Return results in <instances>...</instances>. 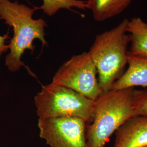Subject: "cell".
Wrapping results in <instances>:
<instances>
[{
	"label": "cell",
	"mask_w": 147,
	"mask_h": 147,
	"mask_svg": "<svg viewBox=\"0 0 147 147\" xmlns=\"http://www.w3.org/2000/svg\"><path fill=\"white\" fill-rule=\"evenodd\" d=\"M36 10V8H32L18 1L0 0V19L3 20L13 30V36L8 44L9 52L5 58V65L11 72L18 71L23 67L34 76L22 62V56L26 50L34 51L35 39H39L43 46L47 45L45 38L47 22L41 18H33Z\"/></svg>",
	"instance_id": "1"
},
{
	"label": "cell",
	"mask_w": 147,
	"mask_h": 147,
	"mask_svg": "<svg viewBox=\"0 0 147 147\" xmlns=\"http://www.w3.org/2000/svg\"><path fill=\"white\" fill-rule=\"evenodd\" d=\"M134 88L104 92L94 102L92 123L86 129L87 147H105L112 134L135 116Z\"/></svg>",
	"instance_id": "2"
},
{
	"label": "cell",
	"mask_w": 147,
	"mask_h": 147,
	"mask_svg": "<svg viewBox=\"0 0 147 147\" xmlns=\"http://www.w3.org/2000/svg\"><path fill=\"white\" fill-rule=\"evenodd\" d=\"M127 22L125 19L112 29L98 34L88 52L96 69L102 92L110 90L127 65L130 43L126 31Z\"/></svg>",
	"instance_id": "3"
},
{
	"label": "cell",
	"mask_w": 147,
	"mask_h": 147,
	"mask_svg": "<svg viewBox=\"0 0 147 147\" xmlns=\"http://www.w3.org/2000/svg\"><path fill=\"white\" fill-rule=\"evenodd\" d=\"M94 100L68 88L51 83L43 86L34 97L39 118L76 117L92 120Z\"/></svg>",
	"instance_id": "4"
},
{
	"label": "cell",
	"mask_w": 147,
	"mask_h": 147,
	"mask_svg": "<svg viewBox=\"0 0 147 147\" xmlns=\"http://www.w3.org/2000/svg\"><path fill=\"white\" fill-rule=\"evenodd\" d=\"M97 74L89 53L84 52L63 63L55 74L51 83L72 89L94 101L102 93Z\"/></svg>",
	"instance_id": "5"
},
{
	"label": "cell",
	"mask_w": 147,
	"mask_h": 147,
	"mask_svg": "<svg viewBox=\"0 0 147 147\" xmlns=\"http://www.w3.org/2000/svg\"><path fill=\"white\" fill-rule=\"evenodd\" d=\"M86 123L76 117L39 118V136L50 147H87Z\"/></svg>",
	"instance_id": "6"
},
{
	"label": "cell",
	"mask_w": 147,
	"mask_h": 147,
	"mask_svg": "<svg viewBox=\"0 0 147 147\" xmlns=\"http://www.w3.org/2000/svg\"><path fill=\"white\" fill-rule=\"evenodd\" d=\"M147 146V116H134L116 132L113 147Z\"/></svg>",
	"instance_id": "7"
},
{
	"label": "cell",
	"mask_w": 147,
	"mask_h": 147,
	"mask_svg": "<svg viewBox=\"0 0 147 147\" xmlns=\"http://www.w3.org/2000/svg\"><path fill=\"white\" fill-rule=\"evenodd\" d=\"M127 68L112 85L110 90H121L136 86L147 87V57L128 53Z\"/></svg>",
	"instance_id": "8"
},
{
	"label": "cell",
	"mask_w": 147,
	"mask_h": 147,
	"mask_svg": "<svg viewBox=\"0 0 147 147\" xmlns=\"http://www.w3.org/2000/svg\"><path fill=\"white\" fill-rule=\"evenodd\" d=\"M134 0H87L95 20L104 21L121 13Z\"/></svg>",
	"instance_id": "9"
},
{
	"label": "cell",
	"mask_w": 147,
	"mask_h": 147,
	"mask_svg": "<svg viewBox=\"0 0 147 147\" xmlns=\"http://www.w3.org/2000/svg\"><path fill=\"white\" fill-rule=\"evenodd\" d=\"M126 31L131 44L129 52L147 57V23L140 17L133 18L128 20Z\"/></svg>",
	"instance_id": "10"
},
{
	"label": "cell",
	"mask_w": 147,
	"mask_h": 147,
	"mask_svg": "<svg viewBox=\"0 0 147 147\" xmlns=\"http://www.w3.org/2000/svg\"><path fill=\"white\" fill-rule=\"evenodd\" d=\"M43 4L38 8L47 16H52L62 9H70L73 7L81 9L88 8L87 1L82 0H42Z\"/></svg>",
	"instance_id": "11"
},
{
	"label": "cell",
	"mask_w": 147,
	"mask_h": 147,
	"mask_svg": "<svg viewBox=\"0 0 147 147\" xmlns=\"http://www.w3.org/2000/svg\"><path fill=\"white\" fill-rule=\"evenodd\" d=\"M132 103L135 116H147V89H134Z\"/></svg>",
	"instance_id": "12"
},
{
	"label": "cell",
	"mask_w": 147,
	"mask_h": 147,
	"mask_svg": "<svg viewBox=\"0 0 147 147\" xmlns=\"http://www.w3.org/2000/svg\"><path fill=\"white\" fill-rule=\"evenodd\" d=\"M9 38L8 33L3 36L0 35V57L9 50L8 45L5 44V41Z\"/></svg>",
	"instance_id": "13"
},
{
	"label": "cell",
	"mask_w": 147,
	"mask_h": 147,
	"mask_svg": "<svg viewBox=\"0 0 147 147\" xmlns=\"http://www.w3.org/2000/svg\"><path fill=\"white\" fill-rule=\"evenodd\" d=\"M147 147V146H146V147Z\"/></svg>",
	"instance_id": "14"
}]
</instances>
